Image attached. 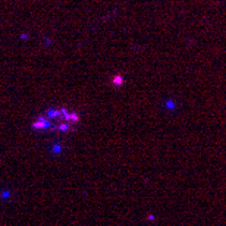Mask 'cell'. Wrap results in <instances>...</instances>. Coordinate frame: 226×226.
Returning a JSON list of instances; mask_svg holds the SVG:
<instances>
[{"mask_svg": "<svg viewBox=\"0 0 226 226\" xmlns=\"http://www.w3.org/2000/svg\"><path fill=\"white\" fill-rule=\"evenodd\" d=\"M79 122V116L75 112L59 107V109H47L34 120V129L37 131H54V132H68L73 129Z\"/></svg>", "mask_w": 226, "mask_h": 226, "instance_id": "cell-1", "label": "cell"}]
</instances>
